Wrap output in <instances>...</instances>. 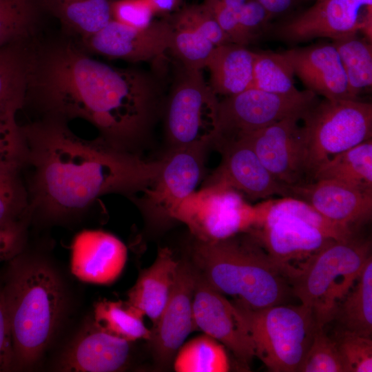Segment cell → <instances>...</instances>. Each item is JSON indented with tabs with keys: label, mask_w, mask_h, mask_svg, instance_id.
<instances>
[{
	"label": "cell",
	"mask_w": 372,
	"mask_h": 372,
	"mask_svg": "<svg viewBox=\"0 0 372 372\" xmlns=\"http://www.w3.org/2000/svg\"><path fill=\"white\" fill-rule=\"evenodd\" d=\"M163 87L156 74L112 67L61 41L34 48L25 102L44 116L87 121L111 145L134 152L163 107Z\"/></svg>",
	"instance_id": "cell-1"
},
{
	"label": "cell",
	"mask_w": 372,
	"mask_h": 372,
	"mask_svg": "<svg viewBox=\"0 0 372 372\" xmlns=\"http://www.w3.org/2000/svg\"><path fill=\"white\" fill-rule=\"evenodd\" d=\"M32 169L30 216L61 220L85 211L110 193L143 192L156 179L162 160L146 161L102 137L75 135L67 121L44 116L21 127Z\"/></svg>",
	"instance_id": "cell-2"
},
{
	"label": "cell",
	"mask_w": 372,
	"mask_h": 372,
	"mask_svg": "<svg viewBox=\"0 0 372 372\" xmlns=\"http://www.w3.org/2000/svg\"><path fill=\"white\" fill-rule=\"evenodd\" d=\"M14 353L13 371L36 366L65 319L68 293L61 276L41 256L20 252L1 280Z\"/></svg>",
	"instance_id": "cell-3"
},
{
	"label": "cell",
	"mask_w": 372,
	"mask_h": 372,
	"mask_svg": "<svg viewBox=\"0 0 372 372\" xmlns=\"http://www.w3.org/2000/svg\"><path fill=\"white\" fill-rule=\"evenodd\" d=\"M191 262L215 289L252 309L282 304L291 291L290 265L275 261L248 232L211 242L194 239Z\"/></svg>",
	"instance_id": "cell-4"
},
{
	"label": "cell",
	"mask_w": 372,
	"mask_h": 372,
	"mask_svg": "<svg viewBox=\"0 0 372 372\" xmlns=\"http://www.w3.org/2000/svg\"><path fill=\"white\" fill-rule=\"evenodd\" d=\"M371 256L369 240L354 235L331 240L298 268L291 266L287 273L291 290L301 304L313 310L317 324L324 327Z\"/></svg>",
	"instance_id": "cell-5"
},
{
	"label": "cell",
	"mask_w": 372,
	"mask_h": 372,
	"mask_svg": "<svg viewBox=\"0 0 372 372\" xmlns=\"http://www.w3.org/2000/svg\"><path fill=\"white\" fill-rule=\"evenodd\" d=\"M261 205V223L248 233L280 264L305 260L331 240L354 235L353 229L329 220L298 198L269 199Z\"/></svg>",
	"instance_id": "cell-6"
},
{
	"label": "cell",
	"mask_w": 372,
	"mask_h": 372,
	"mask_svg": "<svg viewBox=\"0 0 372 372\" xmlns=\"http://www.w3.org/2000/svg\"><path fill=\"white\" fill-rule=\"evenodd\" d=\"M232 303L255 356L269 371H298L318 325L313 310L302 304L252 309L237 300Z\"/></svg>",
	"instance_id": "cell-7"
},
{
	"label": "cell",
	"mask_w": 372,
	"mask_h": 372,
	"mask_svg": "<svg viewBox=\"0 0 372 372\" xmlns=\"http://www.w3.org/2000/svg\"><path fill=\"white\" fill-rule=\"evenodd\" d=\"M307 182L335 155L372 138V103L361 100L318 101L304 114Z\"/></svg>",
	"instance_id": "cell-8"
},
{
	"label": "cell",
	"mask_w": 372,
	"mask_h": 372,
	"mask_svg": "<svg viewBox=\"0 0 372 372\" xmlns=\"http://www.w3.org/2000/svg\"><path fill=\"white\" fill-rule=\"evenodd\" d=\"M165 98V132L173 148L213 146L218 136L219 100L201 70L178 64Z\"/></svg>",
	"instance_id": "cell-9"
},
{
	"label": "cell",
	"mask_w": 372,
	"mask_h": 372,
	"mask_svg": "<svg viewBox=\"0 0 372 372\" xmlns=\"http://www.w3.org/2000/svg\"><path fill=\"white\" fill-rule=\"evenodd\" d=\"M262 219L260 203L252 206L239 192L220 184L204 185L175 209L172 220L184 223L194 239L211 242L248 232Z\"/></svg>",
	"instance_id": "cell-10"
},
{
	"label": "cell",
	"mask_w": 372,
	"mask_h": 372,
	"mask_svg": "<svg viewBox=\"0 0 372 372\" xmlns=\"http://www.w3.org/2000/svg\"><path fill=\"white\" fill-rule=\"evenodd\" d=\"M318 101L308 90L284 95L251 87L225 96L219 101L216 141L241 137L291 116H304Z\"/></svg>",
	"instance_id": "cell-11"
},
{
	"label": "cell",
	"mask_w": 372,
	"mask_h": 372,
	"mask_svg": "<svg viewBox=\"0 0 372 372\" xmlns=\"http://www.w3.org/2000/svg\"><path fill=\"white\" fill-rule=\"evenodd\" d=\"M372 0H321L272 30L273 36L288 43L317 38L338 39L362 32L372 39Z\"/></svg>",
	"instance_id": "cell-12"
},
{
	"label": "cell",
	"mask_w": 372,
	"mask_h": 372,
	"mask_svg": "<svg viewBox=\"0 0 372 372\" xmlns=\"http://www.w3.org/2000/svg\"><path fill=\"white\" fill-rule=\"evenodd\" d=\"M206 149L173 148L163 158L154 183L145 189L136 203L152 223L172 221V215L190 194L203 178Z\"/></svg>",
	"instance_id": "cell-13"
},
{
	"label": "cell",
	"mask_w": 372,
	"mask_h": 372,
	"mask_svg": "<svg viewBox=\"0 0 372 372\" xmlns=\"http://www.w3.org/2000/svg\"><path fill=\"white\" fill-rule=\"evenodd\" d=\"M303 116H291L239 138H244L277 181L285 186L307 182Z\"/></svg>",
	"instance_id": "cell-14"
},
{
	"label": "cell",
	"mask_w": 372,
	"mask_h": 372,
	"mask_svg": "<svg viewBox=\"0 0 372 372\" xmlns=\"http://www.w3.org/2000/svg\"><path fill=\"white\" fill-rule=\"evenodd\" d=\"M213 146L222 160L205 185H223L252 200L289 196L288 187L276 180L244 138L218 139Z\"/></svg>",
	"instance_id": "cell-15"
},
{
	"label": "cell",
	"mask_w": 372,
	"mask_h": 372,
	"mask_svg": "<svg viewBox=\"0 0 372 372\" xmlns=\"http://www.w3.org/2000/svg\"><path fill=\"white\" fill-rule=\"evenodd\" d=\"M196 269L191 261L179 260L172 294L152 331L151 341L155 364L165 369L174 360L187 337L195 331L193 298Z\"/></svg>",
	"instance_id": "cell-16"
},
{
	"label": "cell",
	"mask_w": 372,
	"mask_h": 372,
	"mask_svg": "<svg viewBox=\"0 0 372 372\" xmlns=\"http://www.w3.org/2000/svg\"><path fill=\"white\" fill-rule=\"evenodd\" d=\"M193 318L195 331L201 330L218 341L231 351L244 369H249L255 357L254 346L239 322L234 304L211 287L197 269Z\"/></svg>",
	"instance_id": "cell-17"
},
{
	"label": "cell",
	"mask_w": 372,
	"mask_h": 372,
	"mask_svg": "<svg viewBox=\"0 0 372 372\" xmlns=\"http://www.w3.org/2000/svg\"><path fill=\"white\" fill-rule=\"evenodd\" d=\"M171 37L168 19L153 21L144 28L111 20L97 32L82 39L90 52L132 63L159 60L167 52Z\"/></svg>",
	"instance_id": "cell-18"
},
{
	"label": "cell",
	"mask_w": 372,
	"mask_h": 372,
	"mask_svg": "<svg viewBox=\"0 0 372 372\" xmlns=\"http://www.w3.org/2000/svg\"><path fill=\"white\" fill-rule=\"evenodd\" d=\"M132 342L105 330L93 318L87 320L59 354V371L114 372L124 369Z\"/></svg>",
	"instance_id": "cell-19"
},
{
	"label": "cell",
	"mask_w": 372,
	"mask_h": 372,
	"mask_svg": "<svg viewBox=\"0 0 372 372\" xmlns=\"http://www.w3.org/2000/svg\"><path fill=\"white\" fill-rule=\"evenodd\" d=\"M289 196L302 200L331 221L353 229L372 214V192L320 179L287 186Z\"/></svg>",
	"instance_id": "cell-20"
},
{
	"label": "cell",
	"mask_w": 372,
	"mask_h": 372,
	"mask_svg": "<svg viewBox=\"0 0 372 372\" xmlns=\"http://www.w3.org/2000/svg\"><path fill=\"white\" fill-rule=\"evenodd\" d=\"M127 256L126 246L114 235L101 230H84L72 242L71 270L84 282L110 284L121 274Z\"/></svg>",
	"instance_id": "cell-21"
},
{
	"label": "cell",
	"mask_w": 372,
	"mask_h": 372,
	"mask_svg": "<svg viewBox=\"0 0 372 372\" xmlns=\"http://www.w3.org/2000/svg\"><path fill=\"white\" fill-rule=\"evenodd\" d=\"M307 90L328 100L354 99L339 54L332 43L291 48L282 52Z\"/></svg>",
	"instance_id": "cell-22"
},
{
	"label": "cell",
	"mask_w": 372,
	"mask_h": 372,
	"mask_svg": "<svg viewBox=\"0 0 372 372\" xmlns=\"http://www.w3.org/2000/svg\"><path fill=\"white\" fill-rule=\"evenodd\" d=\"M179 260L168 247H159L154 262L139 274L127 293V302L147 316L154 326L176 282Z\"/></svg>",
	"instance_id": "cell-23"
},
{
	"label": "cell",
	"mask_w": 372,
	"mask_h": 372,
	"mask_svg": "<svg viewBox=\"0 0 372 372\" xmlns=\"http://www.w3.org/2000/svg\"><path fill=\"white\" fill-rule=\"evenodd\" d=\"M171 37L167 52L183 67L202 70L216 48L194 5L185 6L167 17Z\"/></svg>",
	"instance_id": "cell-24"
},
{
	"label": "cell",
	"mask_w": 372,
	"mask_h": 372,
	"mask_svg": "<svg viewBox=\"0 0 372 372\" xmlns=\"http://www.w3.org/2000/svg\"><path fill=\"white\" fill-rule=\"evenodd\" d=\"M255 56L246 46L233 43L216 47L206 67L212 91L229 96L253 87Z\"/></svg>",
	"instance_id": "cell-25"
},
{
	"label": "cell",
	"mask_w": 372,
	"mask_h": 372,
	"mask_svg": "<svg viewBox=\"0 0 372 372\" xmlns=\"http://www.w3.org/2000/svg\"><path fill=\"white\" fill-rule=\"evenodd\" d=\"M33 49L30 40L0 47V110L23 107Z\"/></svg>",
	"instance_id": "cell-26"
},
{
	"label": "cell",
	"mask_w": 372,
	"mask_h": 372,
	"mask_svg": "<svg viewBox=\"0 0 372 372\" xmlns=\"http://www.w3.org/2000/svg\"><path fill=\"white\" fill-rule=\"evenodd\" d=\"M39 1L43 10L81 39L97 32L112 20L110 0Z\"/></svg>",
	"instance_id": "cell-27"
},
{
	"label": "cell",
	"mask_w": 372,
	"mask_h": 372,
	"mask_svg": "<svg viewBox=\"0 0 372 372\" xmlns=\"http://www.w3.org/2000/svg\"><path fill=\"white\" fill-rule=\"evenodd\" d=\"M329 179L372 192V138L335 155L321 165L311 180Z\"/></svg>",
	"instance_id": "cell-28"
},
{
	"label": "cell",
	"mask_w": 372,
	"mask_h": 372,
	"mask_svg": "<svg viewBox=\"0 0 372 372\" xmlns=\"http://www.w3.org/2000/svg\"><path fill=\"white\" fill-rule=\"evenodd\" d=\"M333 318L344 330L371 338L372 334V258L367 260L356 283L335 308Z\"/></svg>",
	"instance_id": "cell-29"
},
{
	"label": "cell",
	"mask_w": 372,
	"mask_h": 372,
	"mask_svg": "<svg viewBox=\"0 0 372 372\" xmlns=\"http://www.w3.org/2000/svg\"><path fill=\"white\" fill-rule=\"evenodd\" d=\"M344 70L351 96L360 100V94L372 85L371 41L358 34L332 40Z\"/></svg>",
	"instance_id": "cell-30"
},
{
	"label": "cell",
	"mask_w": 372,
	"mask_h": 372,
	"mask_svg": "<svg viewBox=\"0 0 372 372\" xmlns=\"http://www.w3.org/2000/svg\"><path fill=\"white\" fill-rule=\"evenodd\" d=\"M174 368L177 372H227L230 364L225 347L204 333L180 347Z\"/></svg>",
	"instance_id": "cell-31"
},
{
	"label": "cell",
	"mask_w": 372,
	"mask_h": 372,
	"mask_svg": "<svg viewBox=\"0 0 372 372\" xmlns=\"http://www.w3.org/2000/svg\"><path fill=\"white\" fill-rule=\"evenodd\" d=\"M143 317L127 302L101 300L94 305L93 318L107 331L133 342L151 338L152 331L146 327Z\"/></svg>",
	"instance_id": "cell-32"
},
{
	"label": "cell",
	"mask_w": 372,
	"mask_h": 372,
	"mask_svg": "<svg viewBox=\"0 0 372 372\" xmlns=\"http://www.w3.org/2000/svg\"><path fill=\"white\" fill-rule=\"evenodd\" d=\"M41 9L39 0H0V47L30 40Z\"/></svg>",
	"instance_id": "cell-33"
},
{
	"label": "cell",
	"mask_w": 372,
	"mask_h": 372,
	"mask_svg": "<svg viewBox=\"0 0 372 372\" xmlns=\"http://www.w3.org/2000/svg\"><path fill=\"white\" fill-rule=\"evenodd\" d=\"M294 75L291 64L282 52H256L254 88L278 94H295L300 90L295 86Z\"/></svg>",
	"instance_id": "cell-34"
},
{
	"label": "cell",
	"mask_w": 372,
	"mask_h": 372,
	"mask_svg": "<svg viewBox=\"0 0 372 372\" xmlns=\"http://www.w3.org/2000/svg\"><path fill=\"white\" fill-rule=\"evenodd\" d=\"M21 167L0 165V229L30 217L28 192L20 176Z\"/></svg>",
	"instance_id": "cell-35"
},
{
	"label": "cell",
	"mask_w": 372,
	"mask_h": 372,
	"mask_svg": "<svg viewBox=\"0 0 372 372\" xmlns=\"http://www.w3.org/2000/svg\"><path fill=\"white\" fill-rule=\"evenodd\" d=\"M298 372H347L336 340L318 325Z\"/></svg>",
	"instance_id": "cell-36"
},
{
	"label": "cell",
	"mask_w": 372,
	"mask_h": 372,
	"mask_svg": "<svg viewBox=\"0 0 372 372\" xmlns=\"http://www.w3.org/2000/svg\"><path fill=\"white\" fill-rule=\"evenodd\" d=\"M16 109L0 110V165L23 167L28 149L23 133L16 121Z\"/></svg>",
	"instance_id": "cell-37"
},
{
	"label": "cell",
	"mask_w": 372,
	"mask_h": 372,
	"mask_svg": "<svg viewBox=\"0 0 372 372\" xmlns=\"http://www.w3.org/2000/svg\"><path fill=\"white\" fill-rule=\"evenodd\" d=\"M336 341L347 372L372 371L371 338L343 330Z\"/></svg>",
	"instance_id": "cell-38"
},
{
	"label": "cell",
	"mask_w": 372,
	"mask_h": 372,
	"mask_svg": "<svg viewBox=\"0 0 372 372\" xmlns=\"http://www.w3.org/2000/svg\"><path fill=\"white\" fill-rule=\"evenodd\" d=\"M272 15L258 0H247L238 13V21L246 45L269 30Z\"/></svg>",
	"instance_id": "cell-39"
},
{
	"label": "cell",
	"mask_w": 372,
	"mask_h": 372,
	"mask_svg": "<svg viewBox=\"0 0 372 372\" xmlns=\"http://www.w3.org/2000/svg\"><path fill=\"white\" fill-rule=\"evenodd\" d=\"M110 6L112 20L132 28L147 27L155 15L147 0H113Z\"/></svg>",
	"instance_id": "cell-40"
},
{
	"label": "cell",
	"mask_w": 372,
	"mask_h": 372,
	"mask_svg": "<svg viewBox=\"0 0 372 372\" xmlns=\"http://www.w3.org/2000/svg\"><path fill=\"white\" fill-rule=\"evenodd\" d=\"M13 369L12 335L0 280V372L12 371Z\"/></svg>",
	"instance_id": "cell-41"
},
{
	"label": "cell",
	"mask_w": 372,
	"mask_h": 372,
	"mask_svg": "<svg viewBox=\"0 0 372 372\" xmlns=\"http://www.w3.org/2000/svg\"><path fill=\"white\" fill-rule=\"evenodd\" d=\"M26 220L0 229V262L9 260L22 251Z\"/></svg>",
	"instance_id": "cell-42"
},
{
	"label": "cell",
	"mask_w": 372,
	"mask_h": 372,
	"mask_svg": "<svg viewBox=\"0 0 372 372\" xmlns=\"http://www.w3.org/2000/svg\"><path fill=\"white\" fill-rule=\"evenodd\" d=\"M273 17L289 11L298 0H258Z\"/></svg>",
	"instance_id": "cell-43"
},
{
	"label": "cell",
	"mask_w": 372,
	"mask_h": 372,
	"mask_svg": "<svg viewBox=\"0 0 372 372\" xmlns=\"http://www.w3.org/2000/svg\"><path fill=\"white\" fill-rule=\"evenodd\" d=\"M152 6L155 14H169L176 10L181 0H147Z\"/></svg>",
	"instance_id": "cell-44"
},
{
	"label": "cell",
	"mask_w": 372,
	"mask_h": 372,
	"mask_svg": "<svg viewBox=\"0 0 372 372\" xmlns=\"http://www.w3.org/2000/svg\"><path fill=\"white\" fill-rule=\"evenodd\" d=\"M316 1H321V0H316Z\"/></svg>",
	"instance_id": "cell-45"
},
{
	"label": "cell",
	"mask_w": 372,
	"mask_h": 372,
	"mask_svg": "<svg viewBox=\"0 0 372 372\" xmlns=\"http://www.w3.org/2000/svg\"><path fill=\"white\" fill-rule=\"evenodd\" d=\"M110 1H113V0H110Z\"/></svg>",
	"instance_id": "cell-46"
}]
</instances>
